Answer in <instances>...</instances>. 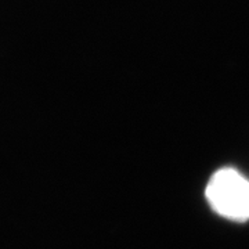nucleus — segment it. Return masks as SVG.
Masks as SVG:
<instances>
[{
	"mask_svg": "<svg viewBox=\"0 0 249 249\" xmlns=\"http://www.w3.org/2000/svg\"><path fill=\"white\" fill-rule=\"evenodd\" d=\"M206 198L216 213L242 222L249 219V180L231 168L217 170L206 186Z\"/></svg>",
	"mask_w": 249,
	"mask_h": 249,
	"instance_id": "1",
	"label": "nucleus"
}]
</instances>
